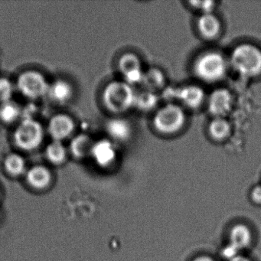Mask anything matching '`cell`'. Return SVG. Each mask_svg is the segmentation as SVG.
<instances>
[{
    "mask_svg": "<svg viewBox=\"0 0 261 261\" xmlns=\"http://www.w3.org/2000/svg\"><path fill=\"white\" fill-rule=\"evenodd\" d=\"M230 62L241 76L255 77L261 72V51L254 45L241 44L232 51Z\"/></svg>",
    "mask_w": 261,
    "mask_h": 261,
    "instance_id": "1",
    "label": "cell"
},
{
    "mask_svg": "<svg viewBox=\"0 0 261 261\" xmlns=\"http://www.w3.org/2000/svg\"><path fill=\"white\" fill-rule=\"evenodd\" d=\"M252 199L254 202L261 203V186H256L252 192Z\"/></svg>",
    "mask_w": 261,
    "mask_h": 261,
    "instance_id": "26",
    "label": "cell"
},
{
    "mask_svg": "<svg viewBox=\"0 0 261 261\" xmlns=\"http://www.w3.org/2000/svg\"><path fill=\"white\" fill-rule=\"evenodd\" d=\"M92 146L91 139L88 136L80 134L73 139L70 145V149L74 156L82 158L88 153H91Z\"/></svg>",
    "mask_w": 261,
    "mask_h": 261,
    "instance_id": "18",
    "label": "cell"
},
{
    "mask_svg": "<svg viewBox=\"0 0 261 261\" xmlns=\"http://www.w3.org/2000/svg\"><path fill=\"white\" fill-rule=\"evenodd\" d=\"M43 139V129L39 122L32 117L24 119L15 131L14 140L24 150L36 149Z\"/></svg>",
    "mask_w": 261,
    "mask_h": 261,
    "instance_id": "5",
    "label": "cell"
},
{
    "mask_svg": "<svg viewBox=\"0 0 261 261\" xmlns=\"http://www.w3.org/2000/svg\"><path fill=\"white\" fill-rule=\"evenodd\" d=\"M13 85L6 79H0V102L1 103L9 101L13 95Z\"/></svg>",
    "mask_w": 261,
    "mask_h": 261,
    "instance_id": "24",
    "label": "cell"
},
{
    "mask_svg": "<svg viewBox=\"0 0 261 261\" xmlns=\"http://www.w3.org/2000/svg\"><path fill=\"white\" fill-rule=\"evenodd\" d=\"M5 167L11 175H21L25 171V160L18 154H11L6 159Z\"/></svg>",
    "mask_w": 261,
    "mask_h": 261,
    "instance_id": "23",
    "label": "cell"
},
{
    "mask_svg": "<svg viewBox=\"0 0 261 261\" xmlns=\"http://www.w3.org/2000/svg\"><path fill=\"white\" fill-rule=\"evenodd\" d=\"M230 123L224 117H215L208 126L209 135L216 141H223L230 135Z\"/></svg>",
    "mask_w": 261,
    "mask_h": 261,
    "instance_id": "16",
    "label": "cell"
},
{
    "mask_svg": "<svg viewBox=\"0 0 261 261\" xmlns=\"http://www.w3.org/2000/svg\"><path fill=\"white\" fill-rule=\"evenodd\" d=\"M165 83V76L160 69L156 68H150L143 74L141 84L146 91H152L160 89Z\"/></svg>",
    "mask_w": 261,
    "mask_h": 261,
    "instance_id": "17",
    "label": "cell"
},
{
    "mask_svg": "<svg viewBox=\"0 0 261 261\" xmlns=\"http://www.w3.org/2000/svg\"><path fill=\"white\" fill-rule=\"evenodd\" d=\"M230 240L229 245L238 252L250 245L251 242V233L247 226L238 224L232 229Z\"/></svg>",
    "mask_w": 261,
    "mask_h": 261,
    "instance_id": "13",
    "label": "cell"
},
{
    "mask_svg": "<svg viewBox=\"0 0 261 261\" xmlns=\"http://www.w3.org/2000/svg\"><path fill=\"white\" fill-rule=\"evenodd\" d=\"M72 94L71 85L63 80H58L53 82L48 87V94L51 100L62 103L68 101Z\"/></svg>",
    "mask_w": 261,
    "mask_h": 261,
    "instance_id": "14",
    "label": "cell"
},
{
    "mask_svg": "<svg viewBox=\"0 0 261 261\" xmlns=\"http://www.w3.org/2000/svg\"><path fill=\"white\" fill-rule=\"evenodd\" d=\"M186 123V114L178 105L169 103L157 111L153 126L157 131L166 135L178 132Z\"/></svg>",
    "mask_w": 261,
    "mask_h": 261,
    "instance_id": "4",
    "label": "cell"
},
{
    "mask_svg": "<svg viewBox=\"0 0 261 261\" xmlns=\"http://www.w3.org/2000/svg\"><path fill=\"white\" fill-rule=\"evenodd\" d=\"M233 97L228 90L219 88L211 94L208 99L209 112L215 117H224L230 112Z\"/></svg>",
    "mask_w": 261,
    "mask_h": 261,
    "instance_id": "7",
    "label": "cell"
},
{
    "mask_svg": "<svg viewBox=\"0 0 261 261\" xmlns=\"http://www.w3.org/2000/svg\"><path fill=\"white\" fill-rule=\"evenodd\" d=\"M194 261H214V259L208 257V256H199V257L196 258Z\"/></svg>",
    "mask_w": 261,
    "mask_h": 261,
    "instance_id": "28",
    "label": "cell"
},
{
    "mask_svg": "<svg viewBox=\"0 0 261 261\" xmlns=\"http://www.w3.org/2000/svg\"><path fill=\"white\" fill-rule=\"evenodd\" d=\"M136 94L126 82H113L103 91V103L111 112L121 114L134 106Z\"/></svg>",
    "mask_w": 261,
    "mask_h": 261,
    "instance_id": "2",
    "label": "cell"
},
{
    "mask_svg": "<svg viewBox=\"0 0 261 261\" xmlns=\"http://www.w3.org/2000/svg\"><path fill=\"white\" fill-rule=\"evenodd\" d=\"M230 261H250L247 258L244 257V256H235L233 259H230Z\"/></svg>",
    "mask_w": 261,
    "mask_h": 261,
    "instance_id": "27",
    "label": "cell"
},
{
    "mask_svg": "<svg viewBox=\"0 0 261 261\" xmlns=\"http://www.w3.org/2000/svg\"><path fill=\"white\" fill-rule=\"evenodd\" d=\"M48 129L54 140L62 142L69 137L74 130V122L68 116L59 114L50 120Z\"/></svg>",
    "mask_w": 261,
    "mask_h": 261,
    "instance_id": "8",
    "label": "cell"
},
{
    "mask_svg": "<svg viewBox=\"0 0 261 261\" xmlns=\"http://www.w3.org/2000/svg\"><path fill=\"white\" fill-rule=\"evenodd\" d=\"M20 112V108L17 103L9 100L0 105V120L5 123H12L19 117Z\"/></svg>",
    "mask_w": 261,
    "mask_h": 261,
    "instance_id": "22",
    "label": "cell"
},
{
    "mask_svg": "<svg viewBox=\"0 0 261 261\" xmlns=\"http://www.w3.org/2000/svg\"><path fill=\"white\" fill-rule=\"evenodd\" d=\"M17 87L25 97L37 99L47 94L49 85L40 73L30 71H25L19 76Z\"/></svg>",
    "mask_w": 261,
    "mask_h": 261,
    "instance_id": "6",
    "label": "cell"
},
{
    "mask_svg": "<svg viewBox=\"0 0 261 261\" xmlns=\"http://www.w3.org/2000/svg\"><path fill=\"white\" fill-rule=\"evenodd\" d=\"M158 103V97L152 91H145L136 94L134 106L143 111H148L155 108Z\"/></svg>",
    "mask_w": 261,
    "mask_h": 261,
    "instance_id": "21",
    "label": "cell"
},
{
    "mask_svg": "<svg viewBox=\"0 0 261 261\" xmlns=\"http://www.w3.org/2000/svg\"><path fill=\"white\" fill-rule=\"evenodd\" d=\"M197 25L200 34L207 39H215L219 35L221 30V22L212 13L201 15Z\"/></svg>",
    "mask_w": 261,
    "mask_h": 261,
    "instance_id": "10",
    "label": "cell"
},
{
    "mask_svg": "<svg viewBox=\"0 0 261 261\" xmlns=\"http://www.w3.org/2000/svg\"><path fill=\"white\" fill-rule=\"evenodd\" d=\"M225 59L220 53L210 51L200 56L194 65L195 74L205 82H216L222 79L227 72Z\"/></svg>",
    "mask_w": 261,
    "mask_h": 261,
    "instance_id": "3",
    "label": "cell"
},
{
    "mask_svg": "<svg viewBox=\"0 0 261 261\" xmlns=\"http://www.w3.org/2000/svg\"><path fill=\"white\" fill-rule=\"evenodd\" d=\"M177 97L188 108H197L204 101V92L200 87L189 85L178 90Z\"/></svg>",
    "mask_w": 261,
    "mask_h": 261,
    "instance_id": "11",
    "label": "cell"
},
{
    "mask_svg": "<svg viewBox=\"0 0 261 261\" xmlns=\"http://www.w3.org/2000/svg\"><path fill=\"white\" fill-rule=\"evenodd\" d=\"M27 180L33 187L44 189L51 181V174L44 166H34L27 173Z\"/></svg>",
    "mask_w": 261,
    "mask_h": 261,
    "instance_id": "15",
    "label": "cell"
},
{
    "mask_svg": "<svg viewBox=\"0 0 261 261\" xmlns=\"http://www.w3.org/2000/svg\"><path fill=\"white\" fill-rule=\"evenodd\" d=\"M91 154L99 166H108L115 160V147L110 140H99L93 144Z\"/></svg>",
    "mask_w": 261,
    "mask_h": 261,
    "instance_id": "9",
    "label": "cell"
},
{
    "mask_svg": "<svg viewBox=\"0 0 261 261\" xmlns=\"http://www.w3.org/2000/svg\"><path fill=\"white\" fill-rule=\"evenodd\" d=\"M118 67L123 76L141 70V63L140 59L133 53H126L123 55L118 62Z\"/></svg>",
    "mask_w": 261,
    "mask_h": 261,
    "instance_id": "19",
    "label": "cell"
},
{
    "mask_svg": "<svg viewBox=\"0 0 261 261\" xmlns=\"http://www.w3.org/2000/svg\"><path fill=\"white\" fill-rule=\"evenodd\" d=\"M189 4L192 7L202 12V14L212 13L215 5L213 1H192Z\"/></svg>",
    "mask_w": 261,
    "mask_h": 261,
    "instance_id": "25",
    "label": "cell"
},
{
    "mask_svg": "<svg viewBox=\"0 0 261 261\" xmlns=\"http://www.w3.org/2000/svg\"><path fill=\"white\" fill-rule=\"evenodd\" d=\"M47 158L51 163L59 165L63 163L66 158V149L62 142L54 140L46 148Z\"/></svg>",
    "mask_w": 261,
    "mask_h": 261,
    "instance_id": "20",
    "label": "cell"
},
{
    "mask_svg": "<svg viewBox=\"0 0 261 261\" xmlns=\"http://www.w3.org/2000/svg\"><path fill=\"white\" fill-rule=\"evenodd\" d=\"M106 129L114 140L124 141L128 140L132 133L130 123L121 118L111 119L107 123Z\"/></svg>",
    "mask_w": 261,
    "mask_h": 261,
    "instance_id": "12",
    "label": "cell"
}]
</instances>
